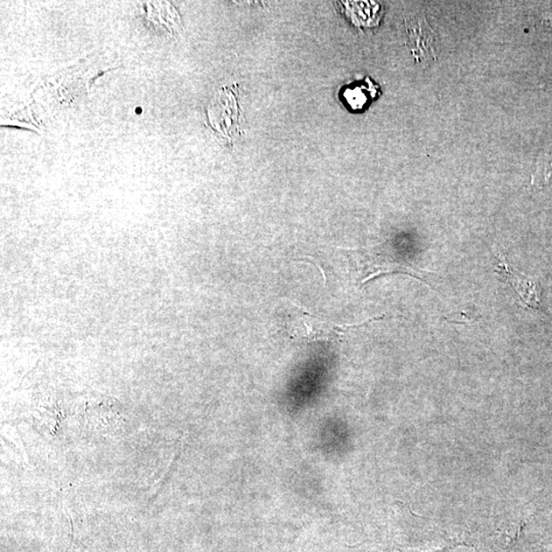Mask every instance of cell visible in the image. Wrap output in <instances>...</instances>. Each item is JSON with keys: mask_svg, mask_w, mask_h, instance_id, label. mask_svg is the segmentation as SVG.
Returning a JSON list of instances; mask_svg holds the SVG:
<instances>
[{"mask_svg": "<svg viewBox=\"0 0 552 552\" xmlns=\"http://www.w3.org/2000/svg\"><path fill=\"white\" fill-rule=\"evenodd\" d=\"M367 256L362 257L361 285H365L377 276L401 274L418 279V281L430 285L427 275L431 271L424 270L416 267L407 258L394 250H367Z\"/></svg>", "mask_w": 552, "mask_h": 552, "instance_id": "cell-1", "label": "cell"}, {"mask_svg": "<svg viewBox=\"0 0 552 552\" xmlns=\"http://www.w3.org/2000/svg\"><path fill=\"white\" fill-rule=\"evenodd\" d=\"M495 272L502 282H505L515 292L516 299L523 307L540 309L541 306L542 289L534 278L516 270L509 265L507 257L499 254L498 263L495 265Z\"/></svg>", "mask_w": 552, "mask_h": 552, "instance_id": "cell-2", "label": "cell"}, {"mask_svg": "<svg viewBox=\"0 0 552 552\" xmlns=\"http://www.w3.org/2000/svg\"><path fill=\"white\" fill-rule=\"evenodd\" d=\"M408 46L418 62L430 64L436 60V34L423 16L405 21Z\"/></svg>", "mask_w": 552, "mask_h": 552, "instance_id": "cell-3", "label": "cell"}, {"mask_svg": "<svg viewBox=\"0 0 552 552\" xmlns=\"http://www.w3.org/2000/svg\"><path fill=\"white\" fill-rule=\"evenodd\" d=\"M383 317L385 316L370 317L358 324L342 325L328 323V321L320 320L309 313H303L301 318L303 332L301 334H299V339L309 342V343L317 341L341 342L348 331L372 323V321L381 320Z\"/></svg>", "mask_w": 552, "mask_h": 552, "instance_id": "cell-4", "label": "cell"}, {"mask_svg": "<svg viewBox=\"0 0 552 552\" xmlns=\"http://www.w3.org/2000/svg\"><path fill=\"white\" fill-rule=\"evenodd\" d=\"M381 94L379 86L369 78L346 86L340 92V99L350 111H365Z\"/></svg>", "mask_w": 552, "mask_h": 552, "instance_id": "cell-5", "label": "cell"}]
</instances>
